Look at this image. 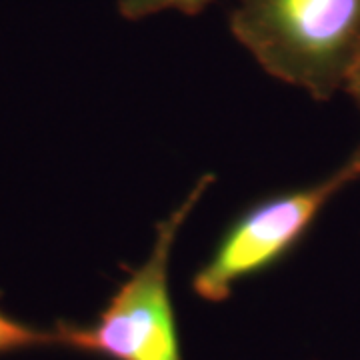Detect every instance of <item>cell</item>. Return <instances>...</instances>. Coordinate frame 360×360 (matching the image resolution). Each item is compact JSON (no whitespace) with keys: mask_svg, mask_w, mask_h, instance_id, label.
<instances>
[{"mask_svg":"<svg viewBox=\"0 0 360 360\" xmlns=\"http://www.w3.org/2000/svg\"><path fill=\"white\" fill-rule=\"evenodd\" d=\"M229 25L266 75L321 103L360 54V0H238Z\"/></svg>","mask_w":360,"mask_h":360,"instance_id":"1","label":"cell"},{"mask_svg":"<svg viewBox=\"0 0 360 360\" xmlns=\"http://www.w3.org/2000/svg\"><path fill=\"white\" fill-rule=\"evenodd\" d=\"M214 174H202L179 206L156 224L148 258L130 270L96 321L90 324L58 321L56 347L108 360H182L176 312L170 296V257L179 232L200 198L212 186Z\"/></svg>","mask_w":360,"mask_h":360,"instance_id":"2","label":"cell"},{"mask_svg":"<svg viewBox=\"0 0 360 360\" xmlns=\"http://www.w3.org/2000/svg\"><path fill=\"white\" fill-rule=\"evenodd\" d=\"M42 347H56L54 330L26 324L0 309V356Z\"/></svg>","mask_w":360,"mask_h":360,"instance_id":"4","label":"cell"},{"mask_svg":"<svg viewBox=\"0 0 360 360\" xmlns=\"http://www.w3.org/2000/svg\"><path fill=\"white\" fill-rule=\"evenodd\" d=\"M210 4L212 0H118V13L124 20L136 22L167 11H179L193 16L202 13Z\"/></svg>","mask_w":360,"mask_h":360,"instance_id":"5","label":"cell"},{"mask_svg":"<svg viewBox=\"0 0 360 360\" xmlns=\"http://www.w3.org/2000/svg\"><path fill=\"white\" fill-rule=\"evenodd\" d=\"M345 89L350 94V98L356 103V106L360 108V54L359 58H356V63L352 66V70H350V75L347 78V84H345Z\"/></svg>","mask_w":360,"mask_h":360,"instance_id":"6","label":"cell"},{"mask_svg":"<svg viewBox=\"0 0 360 360\" xmlns=\"http://www.w3.org/2000/svg\"><path fill=\"white\" fill-rule=\"evenodd\" d=\"M356 180H360V146L326 179L250 206L222 232L208 260L194 272V295L206 302L229 300L234 284L288 257L328 202Z\"/></svg>","mask_w":360,"mask_h":360,"instance_id":"3","label":"cell"}]
</instances>
